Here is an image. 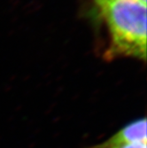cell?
Here are the masks:
<instances>
[{
	"label": "cell",
	"instance_id": "obj_1",
	"mask_svg": "<svg viewBox=\"0 0 147 148\" xmlns=\"http://www.w3.org/2000/svg\"><path fill=\"white\" fill-rule=\"evenodd\" d=\"M98 5L110 35L105 57H131L145 61L146 4L139 0H101Z\"/></svg>",
	"mask_w": 147,
	"mask_h": 148
},
{
	"label": "cell",
	"instance_id": "obj_2",
	"mask_svg": "<svg viewBox=\"0 0 147 148\" xmlns=\"http://www.w3.org/2000/svg\"><path fill=\"white\" fill-rule=\"evenodd\" d=\"M147 142L146 119L140 118L123 126L115 132L109 138L102 142L103 145H121L129 143H144Z\"/></svg>",
	"mask_w": 147,
	"mask_h": 148
},
{
	"label": "cell",
	"instance_id": "obj_3",
	"mask_svg": "<svg viewBox=\"0 0 147 148\" xmlns=\"http://www.w3.org/2000/svg\"><path fill=\"white\" fill-rule=\"evenodd\" d=\"M90 148H146V144L144 143H129V144H121V145H106L102 143L93 145Z\"/></svg>",
	"mask_w": 147,
	"mask_h": 148
},
{
	"label": "cell",
	"instance_id": "obj_4",
	"mask_svg": "<svg viewBox=\"0 0 147 148\" xmlns=\"http://www.w3.org/2000/svg\"><path fill=\"white\" fill-rule=\"evenodd\" d=\"M139 1H141V2L144 3V4H146V0H139Z\"/></svg>",
	"mask_w": 147,
	"mask_h": 148
},
{
	"label": "cell",
	"instance_id": "obj_5",
	"mask_svg": "<svg viewBox=\"0 0 147 148\" xmlns=\"http://www.w3.org/2000/svg\"><path fill=\"white\" fill-rule=\"evenodd\" d=\"M95 1H96V3H97V4H98V3L101 1V0H95Z\"/></svg>",
	"mask_w": 147,
	"mask_h": 148
}]
</instances>
